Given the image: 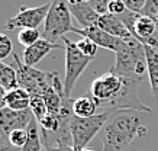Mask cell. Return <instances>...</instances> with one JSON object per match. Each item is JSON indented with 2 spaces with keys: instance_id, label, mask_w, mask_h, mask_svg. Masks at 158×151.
<instances>
[{
  "instance_id": "cell-1",
  "label": "cell",
  "mask_w": 158,
  "mask_h": 151,
  "mask_svg": "<svg viewBox=\"0 0 158 151\" xmlns=\"http://www.w3.org/2000/svg\"><path fill=\"white\" fill-rule=\"evenodd\" d=\"M147 125L134 113L118 112L103 129V151H123L138 138L147 135Z\"/></svg>"
},
{
  "instance_id": "cell-2",
  "label": "cell",
  "mask_w": 158,
  "mask_h": 151,
  "mask_svg": "<svg viewBox=\"0 0 158 151\" xmlns=\"http://www.w3.org/2000/svg\"><path fill=\"white\" fill-rule=\"evenodd\" d=\"M112 70L122 77L141 83L145 74H148L144 45L135 38L125 39L123 47L116 52V61Z\"/></svg>"
},
{
  "instance_id": "cell-3",
  "label": "cell",
  "mask_w": 158,
  "mask_h": 151,
  "mask_svg": "<svg viewBox=\"0 0 158 151\" xmlns=\"http://www.w3.org/2000/svg\"><path fill=\"white\" fill-rule=\"evenodd\" d=\"M122 112V111H120ZM115 111H103L100 113H96L90 118H78L73 116L70 122V131H71L73 147L76 151H81L87 148V144L93 141V138L105 129L106 124L113 116Z\"/></svg>"
},
{
  "instance_id": "cell-4",
  "label": "cell",
  "mask_w": 158,
  "mask_h": 151,
  "mask_svg": "<svg viewBox=\"0 0 158 151\" xmlns=\"http://www.w3.org/2000/svg\"><path fill=\"white\" fill-rule=\"evenodd\" d=\"M74 31L76 26H73V15L68 0H51V7L44 22L42 38L57 44L55 41L58 38H64L67 32Z\"/></svg>"
},
{
  "instance_id": "cell-5",
  "label": "cell",
  "mask_w": 158,
  "mask_h": 151,
  "mask_svg": "<svg viewBox=\"0 0 158 151\" xmlns=\"http://www.w3.org/2000/svg\"><path fill=\"white\" fill-rule=\"evenodd\" d=\"M125 86V77L116 74L113 70L94 78L90 84V96L99 107L112 111V105L120 94Z\"/></svg>"
},
{
  "instance_id": "cell-6",
  "label": "cell",
  "mask_w": 158,
  "mask_h": 151,
  "mask_svg": "<svg viewBox=\"0 0 158 151\" xmlns=\"http://www.w3.org/2000/svg\"><path fill=\"white\" fill-rule=\"evenodd\" d=\"M64 45H65V73H64V94L65 98H71V93L74 90L77 80L80 78L87 65L91 63L90 57H86L84 54L78 49L76 42H73L71 39L67 36L62 38Z\"/></svg>"
},
{
  "instance_id": "cell-7",
  "label": "cell",
  "mask_w": 158,
  "mask_h": 151,
  "mask_svg": "<svg viewBox=\"0 0 158 151\" xmlns=\"http://www.w3.org/2000/svg\"><path fill=\"white\" fill-rule=\"evenodd\" d=\"M118 18L123 22L131 35L136 41H139L142 45H149V47L158 49V28L151 18L142 15V13L132 12L129 9Z\"/></svg>"
},
{
  "instance_id": "cell-8",
  "label": "cell",
  "mask_w": 158,
  "mask_h": 151,
  "mask_svg": "<svg viewBox=\"0 0 158 151\" xmlns=\"http://www.w3.org/2000/svg\"><path fill=\"white\" fill-rule=\"evenodd\" d=\"M12 65L15 67L16 74H18L19 87L25 89L31 96H34V94L42 96V93L51 84L52 71H41V70L35 67H28L18 57L16 52H13V63H12Z\"/></svg>"
},
{
  "instance_id": "cell-9",
  "label": "cell",
  "mask_w": 158,
  "mask_h": 151,
  "mask_svg": "<svg viewBox=\"0 0 158 151\" xmlns=\"http://www.w3.org/2000/svg\"><path fill=\"white\" fill-rule=\"evenodd\" d=\"M51 7V2L45 3L42 6L36 7H25L22 6L16 16L10 18L6 22V29L15 31V29H38L41 25H44L48 10Z\"/></svg>"
},
{
  "instance_id": "cell-10",
  "label": "cell",
  "mask_w": 158,
  "mask_h": 151,
  "mask_svg": "<svg viewBox=\"0 0 158 151\" xmlns=\"http://www.w3.org/2000/svg\"><path fill=\"white\" fill-rule=\"evenodd\" d=\"M32 119H34V115L31 112V109L13 111L6 106L2 107L0 109V136L7 140L15 129L28 128Z\"/></svg>"
},
{
  "instance_id": "cell-11",
  "label": "cell",
  "mask_w": 158,
  "mask_h": 151,
  "mask_svg": "<svg viewBox=\"0 0 158 151\" xmlns=\"http://www.w3.org/2000/svg\"><path fill=\"white\" fill-rule=\"evenodd\" d=\"M74 32L78 35H81L83 38L91 39L99 48L109 49V51H113L115 54L118 52L125 44V39L107 34V32H105L103 29H100L99 26H91V28H86V29L76 28Z\"/></svg>"
},
{
  "instance_id": "cell-12",
  "label": "cell",
  "mask_w": 158,
  "mask_h": 151,
  "mask_svg": "<svg viewBox=\"0 0 158 151\" xmlns=\"http://www.w3.org/2000/svg\"><path fill=\"white\" fill-rule=\"evenodd\" d=\"M65 47H61L58 44H54L51 41L45 38H41L36 41L34 45H31L28 48L23 49V64H26L28 67H35L36 64H39L47 55H48L52 49H64Z\"/></svg>"
},
{
  "instance_id": "cell-13",
  "label": "cell",
  "mask_w": 158,
  "mask_h": 151,
  "mask_svg": "<svg viewBox=\"0 0 158 151\" xmlns=\"http://www.w3.org/2000/svg\"><path fill=\"white\" fill-rule=\"evenodd\" d=\"M71 15L76 18V20L81 25V29L97 26L100 15L90 6V3H77V5H70Z\"/></svg>"
},
{
  "instance_id": "cell-14",
  "label": "cell",
  "mask_w": 158,
  "mask_h": 151,
  "mask_svg": "<svg viewBox=\"0 0 158 151\" xmlns=\"http://www.w3.org/2000/svg\"><path fill=\"white\" fill-rule=\"evenodd\" d=\"M97 26H99L100 29H103L105 32L113 35V36H118V38H122V39L134 38V36L131 35V32L128 31V28L125 26L123 22L116 15H112V13L102 15Z\"/></svg>"
},
{
  "instance_id": "cell-15",
  "label": "cell",
  "mask_w": 158,
  "mask_h": 151,
  "mask_svg": "<svg viewBox=\"0 0 158 151\" xmlns=\"http://www.w3.org/2000/svg\"><path fill=\"white\" fill-rule=\"evenodd\" d=\"M145 57H147V71H148L151 93L155 99H158V49L144 45Z\"/></svg>"
},
{
  "instance_id": "cell-16",
  "label": "cell",
  "mask_w": 158,
  "mask_h": 151,
  "mask_svg": "<svg viewBox=\"0 0 158 151\" xmlns=\"http://www.w3.org/2000/svg\"><path fill=\"white\" fill-rule=\"evenodd\" d=\"M31 105V94L25 89L16 87L7 90L5 98V106L13 111H26Z\"/></svg>"
},
{
  "instance_id": "cell-17",
  "label": "cell",
  "mask_w": 158,
  "mask_h": 151,
  "mask_svg": "<svg viewBox=\"0 0 158 151\" xmlns=\"http://www.w3.org/2000/svg\"><path fill=\"white\" fill-rule=\"evenodd\" d=\"M97 103L91 96H81L73 102V115L78 118H90L96 115Z\"/></svg>"
},
{
  "instance_id": "cell-18",
  "label": "cell",
  "mask_w": 158,
  "mask_h": 151,
  "mask_svg": "<svg viewBox=\"0 0 158 151\" xmlns=\"http://www.w3.org/2000/svg\"><path fill=\"white\" fill-rule=\"evenodd\" d=\"M29 132V140L26 142V145L22 148V151H44V142L42 136H41V129H39V124L36 121V118L31 121L28 127Z\"/></svg>"
},
{
  "instance_id": "cell-19",
  "label": "cell",
  "mask_w": 158,
  "mask_h": 151,
  "mask_svg": "<svg viewBox=\"0 0 158 151\" xmlns=\"http://www.w3.org/2000/svg\"><path fill=\"white\" fill-rule=\"evenodd\" d=\"M0 84L6 89V90H12V89L19 87V82H18V74L16 70L12 64H6L0 61Z\"/></svg>"
},
{
  "instance_id": "cell-20",
  "label": "cell",
  "mask_w": 158,
  "mask_h": 151,
  "mask_svg": "<svg viewBox=\"0 0 158 151\" xmlns=\"http://www.w3.org/2000/svg\"><path fill=\"white\" fill-rule=\"evenodd\" d=\"M29 109H31L32 115L36 118V121H41V119L48 113L45 100H44V98L42 96H39V94L31 96V105H29Z\"/></svg>"
},
{
  "instance_id": "cell-21",
  "label": "cell",
  "mask_w": 158,
  "mask_h": 151,
  "mask_svg": "<svg viewBox=\"0 0 158 151\" xmlns=\"http://www.w3.org/2000/svg\"><path fill=\"white\" fill-rule=\"evenodd\" d=\"M39 39H41V34H39L38 29H20L19 34H18V41L25 48L34 45Z\"/></svg>"
},
{
  "instance_id": "cell-22",
  "label": "cell",
  "mask_w": 158,
  "mask_h": 151,
  "mask_svg": "<svg viewBox=\"0 0 158 151\" xmlns=\"http://www.w3.org/2000/svg\"><path fill=\"white\" fill-rule=\"evenodd\" d=\"M29 140V132L28 128H20V129H15L9 135L7 141L16 148H23Z\"/></svg>"
},
{
  "instance_id": "cell-23",
  "label": "cell",
  "mask_w": 158,
  "mask_h": 151,
  "mask_svg": "<svg viewBox=\"0 0 158 151\" xmlns=\"http://www.w3.org/2000/svg\"><path fill=\"white\" fill-rule=\"evenodd\" d=\"M77 47H78V49L81 51L86 57H90V58H94L97 54V49H99V47H97L91 39L89 38H81L78 42H76Z\"/></svg>"
},
{
  "instance_id": "cell-24",
  "label": "cell",
  "mask_w": 158,
  "mask_h": 151,
  "mask_svg": "<svg viewBox=\"0 0 158 151\" xmlns=\"http://www.w3.org/2000/svg\"><path fill=\"white\" fill-rule=\"evenodd\" d=\"M10 54H13L12 39L6 34H2V32H0V61H3L5 58H7Z\"/></svg>"
},
{
  "instance_id": "cell-25",
  "label": "cell",
  "mask_w": 158,
  "mask_h": 151,
  "mask_svg": "<svg viewBox=\"0 0 158 151\" xmlns=\"http://www.w3.org/2000/svg\"><path fill=\"white\" fill-rule=\"evenodd\" d=\"M141 13L145 16H148V18H151L158 28V0H148Z\"/></svg>"
},
{
  "instance_id": "cell-26",
  "label": "cell",
  "mask_w": 158,
  "mask_h": 151,
  "mask_svg": "<svg viewBox=\"0 0 158 151\" xmlns=\"http://www.w3.org/2000/svg\"><path fill=\"white\" fill-rule=\"evenodd\" d=\"M112 0H91V2H89L90 3V6L93 7V9L96 10L99 15H106V13H109V5Z\"/></svg>"
},
{
  "instance_id": "cell-27",
  "label": "cell",
  "mask_w": 158,
  "mask_h": 151,
  "mask_svg": "<svg viewBox=\"0 0 158 151\" xmlns=\"http://www.w3.org/2000/svg\"><path fill=\"white\" fill-rule=\"evenodd\" d=\"M47 151H76L73 147V140H65V141H60L55 145L51 147H44Z\"/></svg>"
},
{
  "instance_id": "cell-28",
  "label": "cell",
  "mask_w": 158,
  "mask_h": 151,
  "mask_svg": "<svg viewBox=\"0 0 158 151\" xmlns=\"http://www.w3.org/2000/svg\"><path fill=\"white\" fill-rule=\"evenodd\" d=\"M122 2L125 3L126 9L132 10V12H136V13H141L148 0H122Z\"/></svg>"
},
{
  "instance_id": "cell-29",
  "label": "cell",
  "mask_w": 158,
  "mask_h": 151,
  "mask_svg": "<svg viewBox=\"0 0 158 151\" xmlns=\"http://www.w3.org/2000/svg\"><path fill=\"white\" fill-rule=\"evenodd\" d=\"M126 6H125V3L122 2V0H112L109 5V13H112V15H116L119 16L122 15L123 12H126Z\"/></svg>"
},
{
  "instance_id": "cell-30",
  "label": "cell",
  "mask_w": 158,
  "mask_h": 151,
  "mask_svg": "<svg viewBox=\"0 0 158 151\" xmlns=\"http://www.w3.org/2000/svg\"><path fill=\"white\" fill-rule=\"evenodd\" d=\"M0 151H22V148H16L7 140L0 136Z\"/></svg>"
},
{
  "instance_id": "cell-31",
  "label": "cell",
  "mask_w": 158,
  "mask_h": 151,
  "mask_svg": "<svg viewBox=\"0 0 158 151\" xmlns=\"http://www.w3.org/2000/svg\"><path fill=\"white\" fill-rule=\"evenodd\" d=\"M6 93H7V90H6L2 84H0V105L5 107V98H6Z\"/></svg>"
},
{
  "instance_id": "cell-32",
  "label": "cell",
  "mask_w": 158,
  "mask_h": 151,
  "mask_svg": "<svg viewBox=\"0 0 158 151\" xmlns=\"http://www.w3.org/2000/svg\"><path fill=\"white\" fill-rule=\"evenodd\" d=\"M91 0H68L70 5H77V3H89Z\"/></svg>"
},
{
  "instance_id": "cell-33",
  "label": "cell",
  "mask_w": 158,
  "mask_h": 151,
  "mask_svg": "<svg viewBox=\"0 0 158 151\" xmlns=\"http://www.w3.org/2000/svg\"><path fill=\"white\" fill-rule=\"evenodd\" d=\"M81 151H96V150H91V148H84V150H81Z\"/></svg>"
},
{
  "instance_id": "cell-34",
  "label": "cell",
  "mask_w": 158,
  "mask_h": 151,
  "mask_svg": "<svg viewBox=\"0 0 158 151\" xmlns=\"http://www.w3.org/2000/svg\"><path fill=\"white\" fill-rule=\"evenodd\" d=\"M2 107H3V106H2V105H0V109H2Z\"/></svg>"
},
{
  "instance_id": "cell-35",
  "label": "cell",
  "mask_w": 158,
  "mask_h": 151,
  "mask_svg": "<svg viewBox=\"0 0 158 151\" xmlns=\"http://www.w3.org/2000/svg\"><path fill=\"white\" fill-rule=\"evenodd\" d=\"M44 151H47V150H45V148H44Z\"/></svg>"
}]
</instances>
